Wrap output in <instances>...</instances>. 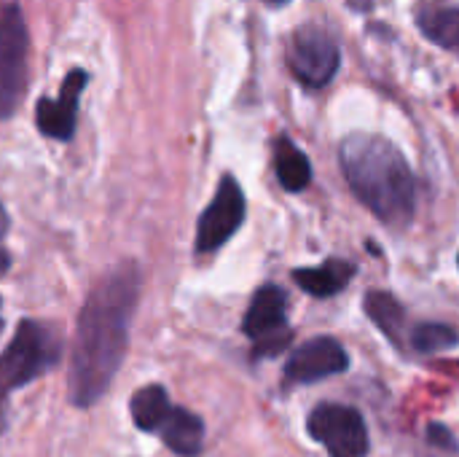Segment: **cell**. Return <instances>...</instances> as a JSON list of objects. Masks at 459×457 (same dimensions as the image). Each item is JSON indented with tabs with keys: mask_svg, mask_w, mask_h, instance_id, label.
I'll use <instances>...</instances> for the list:
<instances>
[{
	"mask_svg": "<svg viewBox=\"0 0 459 457\" xmlns=\"http://www.w3.org/2000/svg\"><path fill=\"white\" fill-rule=\"evenodd\" d=\"M411 347L417 353H444V350H452L459 342V334L446 326V323H420L417 329H411Z\"/></svg>",
	"mask_w": 459,
	"mask_h": 457,
	"instance_id": "e0dca14e",
	"label": "cell"
},
{
	"mask_svg": "<svg viewBox=\"0 0 459 457\" xmlns=\"http://www.w3.org/2000/svg\"><path fill=\"white\" fill-rule=\"evenodd\" d=\"M247 213V202H245V191L237 183L234 175H223L212 202L207 205V210L199 215L196 224V250L199 253H212L221 245H226L242 226Z\"/></svg>",
	"mask_w": 459,
	"mask_h": 457,
	"instance_id": "ba28073f",
	"label": "cell"
},
{
	"mask_svg": "<svg viewBox=\"0 0 459 457\" xmlns=\"http://www.w3.org/2000/svg\"><path fill=\"white\" fill-rule=\"evenodd\" d=\"M274 172L280 186L290 194H301L312 183V162L285 135L274 140Z\"/></svg>",
	"mask_w": 459,
	"mask_h": 457,
	"instance_id": "5bb4252c",
	"label": "cell"
},
{
	"mask_svg": "<svg viewBox=\"0 0 459 457\" xmlns=\"http://www.w3.org/2000/svg\"><path fill=\"white\" fill-rule=\"evenodd\" d=\"M363 310L366 315L379 326V331L395 342V345H403L406 339V310L403 304L387 294V291H368L366 299H363Z\"/></svg>",
	"mask_w": 459,
	"mask_h": 457,
	"instance_id": "9a60e30c",
	"label": "cell"
},
{
	"mask_svg": "<svg viewBox=\"0 0 459 457\" xmlns=\"http://www.w3.org/2000/svg\"><path fill=\"white\" fill-rule=\"evenodd\" d=\"M350 369V353L333 337H315L299 345L285 364V385H312Z\"/></svg>",
	"mask_w": 459,
	"mask_h": 457,
	"instance_id": "9c48e42d",
	"label": "cell"
},
{
	"mask_svg": "<svg viewBox=\"0 0 459 457\" xmlns=\"http://www.w3.org/2000/svg\"><path fill=\"white\" fill-rule=\"evenodd\" d=\"M342 172L355 197L390 229H406L417 213V178L395 143L352 132L339 145Z\"/></svg>",
	"mask_w": 459,
	"mask_h": 457,
	"instance_id": "7a4b0ae2",
	"label": "cell"
},
{
	"mask_svg": "<svg viewBox=\"0 0 459 457\" xmlns=\"http://www.w3.org/2000/svg\"><path fill=\"white\" fill-rule=\"evenodd\" d=\"M86 81H89V75L83 70H70L62 89H59V97L56 100L43 97L38 102L35 124L46 137H54V140H70L73 137L75 113H78V97H81Z\"/></svg>",
	"mask_w": 459,
	"mask_h": 457,
	"instance_id": "30bf717a",
	"label": "cell"
},
{
	"mask_svg": "<svg viewBox=\"0 0 459 457\" xmlns=\"http://www.w3.org/2000/svg\"><path fill=\"white\" fill-rule=\"evenodd\" d=\"M5 399H8V396L0 391V431H3V426H5Z\"/></svg>",
	"mask_w": 459,
	"mask_h": 457,
	"instance_id": "d6986e66",
	"label": "cell"
},
{
	"mask_svg": "<svg viewBox=\"0 0 459 457\" xmlns=\"http://www.w3.org/2000/svg\"><path fill=\"white\" fill-rule=\"evenodd\" d=\"M355 264L344 259H328L320 267H307V269H293V280L299 288L315 299H331L342 294L350 280L355 277Z\"/></svg>",
	"mask_w": 459,
	"mask_h": 457,
	"instance_id": "8fae6325",
	"label": "cell"
},
{
	"mask_svg": "<svg viewBox=\"0 0 459 457\" xmlns=\"http://www.w3.org/2000/svg\"><path fill=\"white\" fill-rule=\"evenodd\" d=\"M414 22L430 43L459 54V5H449L444 0L422 3L414 13Z\"/></svg>",
	"mask_w": 459,
	"mask_h": 457,
	"instance_id": "7c38bea8",
	"label": "cell"
},
{
	"mask_svg": "<svg viewBox=\"0 0 459 457\" xmlns=\"http://www.w3.org/2000/svg\"><path fill=\"white\" fill-rule=\"evenodd\" d=\"M5 269H8V253H5V250H0V277L5 275Z\"/></svg>",
	"mask_w": 459,
	"mask_h": 457,
	"instance_id": "44dd1931",
	"label": "cell"
},
{
	"mask_svg": "<svg viewBox=\"0 0 459 457\" xmlns=\"http://www.w3.org/2000/svg\"><path fill=\"white\" fill-rule=\"evenodd\" d=\"M288 70L307 89H325L339 67L342 48L339 40L320 24H301L288 40Z\"/></svg>",
	"mask_w": 459,
	"mask_h": 457,
	"instance_id": "3957f363",
	"label": "cell"
},
{
	"mask_svg": "<svg viewBox=\"0 0 459 457\" xmlns=\"http://www.w3.org/2000/svg\"><path fill=\"white\" fill-rule=\"evenodd\" d=\"M161 442L180 457H196L204 447V423L188 409H172L164 420Z\"/></svg>",
	"mask_w": 459,
	"mask_h": 457,
	"instance_id": "4fadbf2b",
	"label": "cell"
},
{
	"mask_svg": "<svg viewBox=\"0 0 459 457\" xmlns=\"http://www.w3.org/2000/svg\"><path fill=\"white\" fill-rule=\"evenodd\" d=\"M8 232V215H5V210H3V205H0V237Z\"/></svg>",
	"mask_w": 459,
	"mask_h": 457,
	"instance_id": "ffe728a7",
	"label": "cell"
},
{
	"mask_svg": "<svg viewBox=\"0 0 459 457\" xmlns=\"http://www.w3.org/2000/svg\"><path fill=\"white\" fill-rule=\"evenodd\" d=\"M457 261H459V256H457Z\"/></svg>",
	"mask_w": 459,
	"mask_h": 457,
	"instance_id": "603a6c76",
	"label": "cell"
},
{
	"mask_svg": "<svg viewBox=\"0 0 459 457\" xmlns=\"http://www.w3.org/2000/svg\"><path fill=\"white\" fill-rule=\"evenodd\" d=\"M132 420L140 431H159L169 417V396L161 385H145L132 396Z\"/></svg>",
	"mask_w": 459,
	"mask_h": 457,
	"instance_id": "2e32d148",
	"label": "cell"
},
{
	"mask_svg": "<svg viewBox=\"0 0 459 457\" xmlns=\"http://www.w3.org/2000/svg\"><path fill=\"white\" fill-rule=\"evenodd\" d=\"M242 331L253 339V358H274L280 356L293 331L288 326V294L285 288L266 283L255 291L247 315L242 321Z\"/></svg>",
	"mask_w": 459,
	"mask_h": 457,
	"instance_id": "5b68a950",
	"label": "cell"
},
{
	"mask_svg": "<svg viewBox=\"0 0 459 457\" xmlns=\"http://www.w3.org/2000/svg\"><path fill=\"white\" fill-rule=\"evenodd\" d=\"M27 86V24L16 3H0V119L13 116Z\"/></svg>",
	"mask_w": 459,
	"mask_h": 457,
	"instance_id": "277c9868",
	"label": "cell"
},
{
	"mask_svg": "<svg viewBox=\"0 0 459 457\" xmlns=\"http://www.w3.org/2000/svg\"><path fill=\"white\" fill-rule=\"evenodd\" d=\"M307 431L331 457H366L371 450L363 415L347 404H317L307 420Z\"/></svg>",
	"mask_w": 459,
	"mask_h": 457,
	"instance_id": "52a82bcc",
	"label": "cell"
},
{
	"mask_svg": "<svg viewBox=\"0 0 459 457\" xmlns=\"http://www.w3.org/2000/svg\"><path fill=\"white\" fill-rule=\"evenodd\" d=\"M56 361V339L40 323H22L11 345L0 356V391L8 396L13 388L27 385Z\"/></svg>",
	"mask_w": 459,
	"mask_h": 457,
	"instance_id": "8992f818",
	"label": "cell"
},
{
	"mask_svg": "<svg viewBox=\"0 0 459 457\" xmlns=\"http://www.w3.org/2000/svg\"><path fill=\"white\" fill-rule=\"evenodd\" d=\"M140 272L134 264H121L86 299L70 358V396L78 407H91L116 377L126 342L129 318L137 304Z\"/></svg>",
	"mask_w": 459,
	"mask_h": 457,
	"instance_id": "6da1fadb",
	"label": "cell"
},
{
	"mask_svg": "<svg viewBox=\"0 0 459 457\" xmlns=\"http://www.w3.org/2000/svg\"><path fill=\"white\" fill-rule=\"evenodd\" d=\"M264 3H269V5H277V8H280V5H285L288 0H264Z\"/></svg>",
	"mask_w": 459,
	"mask_h": 457,
	"instance_id": "7402d4cb",
	"label": "cell"
},
{
	"mask_svg": "<svg viewBox=\"0 0 459 457\" xmlns=\"http://www.w3.org/2000/svg\"><path fill=\"white\" fill-rule=\"evenodd\" d=\"M428 442L430 444H436V447H444V450H457V442H455V436L449 434V428H444V426H436V423H430L428 426Z\"/></svg>",
	"mask_w": 459,
	"mask_h": 457,
	"instance_id": "ac0fdd59",
	"label": "cell"
}]
</instances>
